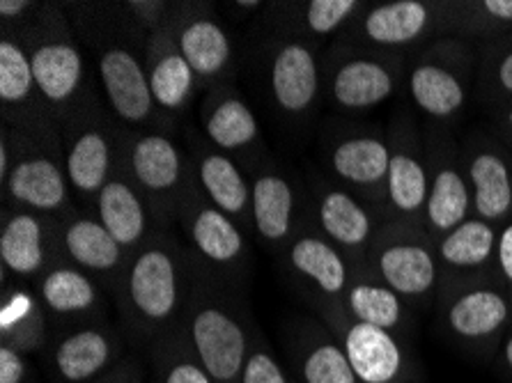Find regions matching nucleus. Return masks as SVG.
I'll list each match as a JSON object with an SVG mask.
<instances>
[{
  "instance_id": "cd10ccee",
  "label": "nucleus",
  "mask_w": 512,
  "mask_h": 383,
  "mask_svg": "<svg viewBox=\"0 0 512 383\" xmlns=\"http://www.w3.org/2000/svg\"><path fill=\"white\" fill-rule=\"evenodd\" d=\"M0 106L3 124L10 129L37 131L60 124L37 88L26 39L12 28H3L0 37Z\"/></svg>"
},
{
  "instance_id": "6e6552de",
  "label": "nucleus",
  "mask_w": 512,
  "mask_h": 383,
  "mask_svg": "<svg viewBox=\"0 0 512 383\" xmlns=\"http://www.w3.org/2000/svg\"><path fill=\"white\" fill-rule=\"evenodd\" d=\"M366 267L411 310L437 308V241L418 223L384 221L372 239Z\"/></svg>"
},
{
  "instance_id": "f3484780",
  "label": "nucleus",
  "mask_w": 512,
  "mask_h": 383,
  "mask_svg": "<svg viewBox=\"0 0 512 383\" xmlns=\"http://www.w3.org/2000/svg\"><path fill=\"white\" fill-rule=\"evenodd\" d=\"M441 333L467 354L494 358L512 328V301L499 280L473 285L437 303Z\"/></svg>"
},
{
  "instance_id": "0eeeda50",
  "label": "nucleus",
  "mask_w": 512,
  "mask_h": 383,
  "mask_svg": "<svg viewBox=\"0 0 512 383\" xmlns=\"http://www.w3.org/2000/svg\"><path fill=\"white\" fill-rule=\"evenodd\" d=\"M409 60L400 53L331 42L322 56L324 101L340 115H366L407 88Z\"/></svg>"
},
{
  "instance_id": "4c0bfd02",
  "label": "nucleus",
  "mask_w": 512,
  "mask_h": 383,
  "mask_svg": "<svg viewBox=\"0 0 512 383\" xmlns=\"http://www.w3.org/2000/svg\"><path fill=\"white\" fill-rule=\"evenodd\" d=\"M446 35L476 46L512 35V0H448Z\"/></svg>"
},
{
  "instance_id": "a18cd8bd",
  "label": "nucleus",
  "mask_w": 512,
  "mask_h": 383,
  "mask_svg": "<svg viewBox=\"0 0 512 383\" xmlns=\"http://www.w3.org/2000/svg\"><path fill=\"white\" fill-rule=\"evenodd\" d=\"M30 377L28 358L21 351L0 345V383H26Z\"/></svg>"
},
{
  "instance_id": "de8ad7c7",
  "label": "nucleus",
  "mask_w": 512,
  "mask_h": 383,
  "mask_svg": "<svg viewBox=\"0 0 512 383\" xmlns=\"http://www.w3.org/2000/svg\"><path fill=\"white\" fill-rule=\"evenodd\" d=\"M494 361H496V367H499V372L503 374V379L512 383V328L506 333V338H503Z\"/></svg>"
},
{
  "instance_id": "39448f33",
  "label": "nucleus",
  "mask_w": 512,
  "mask_h": 383,
  "mask_svg": "<svg viewBox=\"0 0 512 383\" xmlns=\"http://www.w3.org/2000/svg\"><path fill=\"white\" fill-rule=\"evenodd\" d=\"M12 147V170L3 189V207L65 218L76 209L62 156V124L37 131L5 127Z\"/></svg>"
},
{
  "instance_id": "a19ab883",
  "label": "nucleus",
  "mask_w": 512,
  "mask_h": 383,
  "mask_svg": "<svg viewBox=\"0 0 512 383\" xmlns=\"http://www.w3.org/2000/svg\"><path fill=\"white\" fill-rule=\"evenodd\" d=\"M242 383H299L297 377L290 372H285V367L278 363V358L267 340L262 338V333H255L251 342V349H248L244 372H242Z\"/></svg>"
},
{
  "instance_id": "c9c22d12",
  "label": "nucleus",
  "mask_w": 512,
  "mask_h": 383,
  "mask_svg": "<svg viewBox=\"0 0 512 383\" xmlns=\"http://www.w3.org/2000/svg\"><path fill=\"white\" fill-rule=\"evenodd\" d=\"M290 361L299 383H359L343 345L322 319H308L294 331Z\"/></svg>"
},
{
  "instance_id": "20e7f679",
  "label": "nucleus",
  "mask_w": 512,
  "mask_h": 383,
  "mask_svg": "<svg viewBox=\"0 0 512 383\" xmlns=\"http://www.w3.org/2000/svg\"><path fill=\"white\" fill-rule=\"evenodd\" d=\"M182 324L214 383H242L248 349L258 333L242 289L198 269Z\"/></svg>"
},
{
  "instance_id": "3c124183",
  "label": "nucleus",
  "mask_w": 512,
  "mask_h": 383,
  "mask_svg": "<svg viewBox=\"0 0 512 383\" xmlns=\"http://www.w3.org/2000/svg\"><path fill=\"white\" fill-rule=\"evenodd\" d=\"M129 383H145V381H143V372H141V370H138V372L134 374V377H131V379H129Z\"/></svg>"
},
{
  "instance_id": "4468645a",
  "label": "nucleus",
  "mask_w": 512,
  "mask_h": 383,
  "mask_svg": "<svg viewBox=\"0 0 512 383\" xmlns=\"http://www.w3.org/2000/svg\"><path fill=\"white\" fill-rule=\"evenodd\" d=\"M327 177L366 205L382 211L389 179V136L379 124L345 122L324 134Z\"/></svg>"
},
{
  "instance_id": "c756f323",
  "label": "nucleus",
  "mask_w": 512,
  "mask_h": 383,
  "mask_svg": "<svg viewBox=\"0 0 512 383\" xmlns=\"http://www.w3.org/2000/svg\"><path fill=\"white\" fill-rule=\"evenodd\" d=\"M122 361V338L106 319L69 328L56 340L49 356L58 383H95Z\"/></svg>"
},
{
  "instance_id": "2f4dec72",
  "label": "nucleus",
  "mask_w": 512,
  "mask_h": 383,
  "mask_svg": "<svg viewBox=\"0 0 512 383\" xmlns=\"http://www.w3.org/2000/svg\"><path fill=\"white\" fill-rule=\"evenodd\" d=\"M143 60L154 104L166 117L180 124L196 99L200 85L177 44L175 17L168 26L147 37Z\"/></svg>"
},
{
  "instance_id": "473e14b6",
  "label": "nucleus",
  "mask_w": 512,
  "mask_h": 383,
  "mask_svg": "<svg viewBox=\"0 0 512 383\" xmlns=\"http://www.w3.org/2000/svg\"><path fill=\"white\" fill-rule=\"evenodd\" d=\"M44 310L58 322L74 326L102 322L104 289L88 273L60 260L33 285Z\"/></svg>"
},
{
  "instance_id": "49530a36",
  "label": "nucleus",
  "mask_w": 512,
  "mask_h": 383,
  "mask_svg": "<svg viewBox=\"0 0 512 383\" xmlns=\"http://www.w3.org/2000/svg\"><path fill=\"white\" fill-rule=\"evenodd\" d=\"M492 131L501 138V143L512 152V101L492 111Z\"/></svg>"
},
{
  "instance_id": "412c9836",
  "label": "nucleus",
  "mask_w": 512,
  "mask_h": 383,
  "mask_svg": "<svg viewBox=\"0 0 512 383\" xmlns=\"http://www.w3.org/2000/svg\"><path fill=\"white\" fill-rule=\"evenodd\" d=\"M198 120L200 134L207 143L237 159L246 173L269 156L258 115L232 81L214 85L205 92Z\"/></svg>"
},
{
  "instance_id": "72a5a7b5",
  "label": "nucleus",
  "mask_w": 512,
  "mask_h": 383,
  "mask_svg": "<svg viewBox=\"0 0 512 383\" xmlns=\"http://www.w3.org/2000/svg\"><path fill=\"white\" fill-rule=\"evenodd\" d=\"M366 5L363 0H304L267 5L271 17L269 37L306 39L320 46L327 39L336 42Z\"/></svg>"
},
{
  "instance_id": "a878e982",
  "label": "nucleus",
  "mask_w": 512,
  "mask_h": 383,
  "mask_svg": "<svg viewBox=\"0 0 512 383\" xmlns=\"http://www.w3.org/2000/svg\"><path fill=\"white\" fill-rule=\"evenodd\" d=\"M177 44L198 78L200 90L228 83L235 72V39L212 7L180 3L175 14Z\"/></svg>"
},
{
  "instance_id": "09e8293b",
  "label": "nucleus",
  "mask_w": 512,
  "mask_h": 383,
  "mask_svg": "<svg viewBox=\"0 0 512 383\" xmlns=\"http://www.w3.org/2000/svg\"><path fill=\"white\" fill-rule=\"evenodd\" d=\"M138 370H141V367H138L136 361H131V358H124V361L118 367H115L113 372H108L106 377H102L95 383H129V379L134 377Z\"/></svg>"
},
{
  "instance_id": "4be33fe9",
  "label": "nucleus",
  "mask_w": 512,
  "mask_h": 383,
  "mask_svg": "<svg viewBox=\"0 0 512 383\" xmlns=\"http://www.w3.org/2000/svg\"><path fill=\"white\" fill-rule=\"evenodd\" d=\"M60 260L58 218L26 209L3 207V223H0L3 283L14 280V283L35 285Z\"/></svg>"
},
{
  "instance_id": "c03bdc74",
  "label": "nucleus",
  "mask_w": 512,
  "mask_h": 383,
  "mask_svg": "<svg viewBox=\"0 0 512 383\" xmlns=\"http://www.w3.org/2000/svg\"><path fill=\"white\" fill-rule=\"evenodd\" d=\"M496 280L503 292L512 301V221L506 223L499 232V248H496Z\"/></svg>"
},
{
  "instance_id": "b1692460",
  "label": "nucleus",
  "mask_w": 512,
  "mask_h": 383,
  "mask_svg": "<svg viewBox=\"0 0 512 383\" xmlns=\"http://www.w3.org/2000/svg\"><path fill=\"white\" fill-rule=\"evenodd\" d=\"M473 216L503 228L512 221V152L492 129H476L460 140Z\"/></svg>"
},
{
  "instance_id": "5701e85b",
  "label": "nucleus",
  "mask_w": 512,
  "mask_h": 383,
  "mask_svg": "<svg viewBox=\"0 0 512 383\" xmlns=\"http://www.w3.org/2000/svg\"><path fill=\"white\" fill-rule=\"evenodd\" d=\"M248 177H251L253 239L267 253L281 257L306 214V205H301L299 200V186L271 156H265Z\"/></svg>"
},
{
  "instance_id": "9d476101",
  "label": "nucleus",
  "mask_w": 512,
  "mask_h": 383,
  "mask_svg": "<svg viewBox=\"0 0 512 383\" xmlns=\"http://www.w3.org/2000/svg\"><path fill=\"white\" fill-rule=\"evenodd\" d=\"M122 156L138 189L150 202L161 230H175L177 214L193 179L189 150L164 131L122 127Z\"/></svg>"
},
{
  "instance_id": "e433bc0d",
  "label": "nucleus",
  "mask_w": 512,
  "mask_h": 383,
  "mask_svg": "<svg viewBox=\"0 0 512 383\" xmlns=\"http://www.w3.org/2000/svg\"><path fill=\"white\" fill-rule=\"evenodd\" d=\"M49 312L44 310L33 285L3 283L0 296V345L33 356L49 342Z\"/></svg>"
},
{
  "instance_id": "1a4fd4ad",
  "label": "nucleus",
  "mask_w": 512,
  "mask_h": 383,
  "mask_svg": "<svg viewBox=\"0 0 512 383\" xmlns=\"http://www.w3.org/2000/svg\"><path fill=\"white\" fill-rule=\"evenodd\" d=\"M175 228H180L184 246L200 271L219 283L244 289L253 269V237L205 198L196 179H191L184 195Z\"/></svg>"
},
{
  "instance_id": "58836bf2",
  "label": "nucleus",
  "mask_w": 512,
  "mask_h": 383,
  "mask_svg": "<svg viewBox=\"0 0 512 383\" xmlns=\"http://www.w3.org/2000/svg\"><path fill=\"white\" fill-rule=\"evenodd\" d=\"M150 361L159 383H214L191 345L184 324L175 326L150 347Z\"/></svg>"
},
{
  "instance_id": "bb28decb",
  "label": "nucleus",
  "mask_w": 512,
  "mask_h": 383,
  "mask_svg": "<svg viewBox=\"0 0 512 383\" xmlns=\"http://www.w3.org/2000/svg\"><path fill=\"white\" fill-rule=\"evenodd\" d=\"M60 250L62 260L88 273L111 296L118 292L131 260L99 218L83 207L60 218Z\"/></svg>"
},
{
  "instance_id": "f257e3e1",
  "label": "nucleus",
  "mask_w": 512,
  "mask_h": 383,
  "mask_svg": "<svg viewBox=\"0 0 512 383\" xmlns=\"http://www.w3.org/2000/svg\"><path fill=\"white\" fill-rule=\"evenodd\" d=\"M198 264L175 230H161L129 260L118 292L124 333L136 347H150L184 322Z\"/></svg>"
},
{
  "instance_id": "f8f14e48",
  "label": "nucleus",
  "mask_w": 512,
  "mask_h": 383,
  "mask_svg": "<svg viewBox=\"0 0 512 383\" xmlns=\"http://www.w3.org/2000/svg\"><path fill=\"white\" fill-rule=\"evenodd\" d=\"M448 0H382L368 3L336 42L414 58L446 37Z\"/></svg>"
},
{
  "instance_id": "9b49d317",
  "label": "nucleus",
  "mask_w": 512,
  "mask_h": 383,
  "mask_svg": "<svg viewBox=\"0 0 512 383\" xmlns=\"http://www.w3.org/2000/svg\"><path fill=\"white\" fill-rule=\"evenodd\" d=\"M122 124L95 99L62 122V156L74 198L83 209L95 207L97 195L111 179L120 154Z\"/></svg>"
},
{
  "instance_id": "aec40b11",
  "label": "nucleus",
  "mask_w": 512,
  "mask_h": 383,
  "mask_svg": "<svg viewBox=\"0 0 512 383\" xmlns=\"http://www.w3.org/2000/svg\"><path fill=\"white\" fill-rule=\"evenodd\" d=\"M283 269L290 273L301 292L315 310L340 303L352 278V264L340 250L322 237L304 214L299 230L278 257Z\"/></svg>"
},
{
  "instance_id": "393cba45",
  "label": "nucleus",
  "mask_w": 512,
  "mask_h": 383,
  "mask_svg": "<svg viewBox=\"0 0 512 383\" xmlns=\"http://www.w3.org/2000/svg\"><path fill=\"white\" fill-rule=\"evenodd\" d=\"M501 228L471 216L460 228L437 241L439 296L437 303L451 299L480 283L496 280V248Z\"/></svg>"
},
{
  "instance_id": "7c9ffc66",
  "label": "nucleus",
  "mask_w": 512,
  "mask_h": 383,
  "mask_svg": "<svg viewBox=\"0 0 512 383\" xmlns=\"http://www.w3.org/2000/svg\"><path fill=\"white\" fill-rule=\"evenodd\" d=\"M90 211L113 234L115 241L127 250L129 257H134L154 234L161 232L150 202H147L143 191L138 189L129 175L127 163H124L122 156V147L113 175L106 182L102 193L97 195L95 207Z\"/></svg>"
},
{
  "instance_id": "79ce46f5",
  "label": "nucleus",
  "mask_w": 512,
  "mask_h": 383,
  "mask_svg": "<svg viewBox=\"0 0 512 383\" xmlns=\"http://www.w3.org/2000/svg\"><path fill=\"white\" fill-rule=\"evenodd\" d=\"M177 7L180 3H170V0H127V3H120V12L129 26L147 39L173 21Z\"/></svg>"
},
{
  "instance_id": "8fccbe9b",
  "label": "nucleus",
  "mask_w": 512,
  "mask_h": 383,
  "mask_svg": "<svg viewBox=\"0 0 512 383\" xmlns=\"http://www.w3.org/2000/svg\"><path fill=\"white\" fill-rule=\"evenodd\" d=\"M12 170V147L10 138H7V131L0 129V186L7 182Z\"/></svg>"
},
{
  "instance_id": "ea45409f",
  "label": "nucleus",
  "mask_w": 512,
  "mask_h": 383,
  "mask_svg": "<svg viewBox=\"0 0 512 383\" xmlns=\"http://www.w3.org/2000/svg\"><path fill=\"white\" fill-rule=\"evenodd\" d=\"M476 101L490 113L512 101V35L478 46Z\"/></svg>"
},
{
  "instance_id": "37998d69",
  "label": "nucleus",
  "mask_w": 512,
  "mask_h": 383,
  "mask_svg": "<svg viewBox=\"0 0 512 383\" xmlns=\"http://www.w3.org/2000/svg\"><path fill=\"white\" fill-rule=\"evenodd\" d=\"M44 3H33V0H3L0 3V23L3 28H26L37 19Z\"/></svg>"
},
{
  "instance_id": "7ed1b4c3",
  "label": "nucleus",
  "mask_w": 512,
  "mask_h": 383,
  "mask_svg": "<svg viewBox=\"0 0 512 383\" xmlns=\"http://www.w3.org/2000/svg\"><path fill=\"white\" fill-rule=\"evenodd\" d=\"M19 33L26 39L44 104L60 124L90 101L102 99L88 51L58 5L44 3L37 19Z\"/></svg>"
},
{
  "instance_id": "a211bd4d",
  "label": "nucleus",
  "mask_w": 512,
  "mask_h": 383,
  "mask_svg": "<svg viewBox=\"0 0 512 383\" xmlns=\"http://www.w3.org/2000/svg\"><path fill=\"white\" fill-rule=\"evenodd\" d=\"M306 214L315 230L327 237L352 267L366 264L372 239L384 223V214L345 191L327 175H310Z\"/></svg>"
},
{
  "instance_id": "c85d7f7f",
  "label": "nucleus",
  "mask_w": 512,
  "mask_h": 383,
  "mask_svg": "<svg viewBox=\"0 0 512 383\" xmlns=\"http://www.w3.org/2000/svg\"><path fill=\"white\" fill-rule=\"evenodd\" d=\"M186 150H189L191 173L198 189L216 209L228 214L253 237L251 218V177L246 168L232 156L209 145L200 131L186 134Z\"/></svg>"
},
{
  "instance_id": "f704fd0d",
  "label": "nucleus",
  "mask_w": 512,
  "mask_h": 383,
  "mask_svg": "<svg viewBox=\"0 0 512 383\" xmlns=\"http://www.w3.org/2000/svg\"><path fill=\"white\" fill-rule=\"evenodd\" d=\"M340 303L359 322L384 328V331L400 335V338L409 342L414 340V310L389 285L382 283L366 264L363 267H352V278H349L347 292Z\"/></svg>"
},
{
  "instance_id": "423d86ee",
  "label": "nucleus",
  "mask_w": 512,
  "mask_h": 383,
  "mask_svg": "<svg viewBox=\"0 0 512 383\" xmlns=\"http://www.w3.org/2000/svg\"><path fill=\"white\" fill-rule=\"evenodd\" d=\"M478 46L457 37H439L409 60L407 92L416 113L451 129L476 99Z\"/></svg>"
},
{
  "instance_id": "2eb2a0df",
  "label": "nucleus",
  "mask_w": 512,
  "mask_h": 383,
  "mask_svg": "<svg viewBox=\"0 0 512 383\" xmlns=\"http://www.w3.org/2000/svg\"><path fill=\"white\" fill-rule=\"evenodd\" d=\"M269 101L287 122H306L324 99L322 46L292 37H267L262 46Z\"/></svg>"
},
{
  "instance_id": "dca6fc26",
  "label": "nucleus",
  "mask_w": 512,
  "mask_h": 383,
  "mask_svg": "<svg viewBox=\"0 0 512 383\" xmlns=\"http://www.w3.org/2000/svg\"><path fill=\"white\" fill-rule=\"evenodd\" d=\"M389 179H386L384 221L423 225L428 202V150L425 131L414 106L405 104L393 113L389 127Z\"/></svg>"
},
{
  "instance_id": "ddd939ff",
  "label": "nucleus",
  "mask_w": 512,
  "mask_h": 383,
  "mask_svg": "<svg viewBox=\"0 0 512 383\" xmlns=\"http://www.w3.org/2000/svg\"><path fill=\"white\" fill-rule=\"evenodd\" d=\"M315 312L343 345L359 383H425L421 361L409 340L359 322L343 303H331Z\"/></svg>"
},
{
  "instance_id": "f03ea898",
  "label": "nucleus",
  "mask_w": 512,
  "mask_h": 383,
  "mask_svg": "<svg viewBox=\"0 0 512 383\" xmlns=\"http://www.w3.org/2000/svg\"><path fill=\"white\" fill-rule=\"evenodd\" d=\"M83 46L95 60L99 90L111 115L131 131H164L177 134L180 124L170 120L154 104L150 81H147L143 49L145 42L118 5H85Z\"/></svg>"
},
{
  "instance_id": "6ab92c4d",
  "label": "nucleus",
  "mask_w": 512,
  "mask_h": 383,
  "mask_svg": "<svg viewBox=\"0 0 512 383\" xmlns=\"http://www.w3.org/2000/svg\"><path fill=\"white\" fill-rule=\"evenodd\" d=\"M425 150H428V202H425L423 228L434 241H439L473 216L471 186L462 147L451 136V129L428 124Z\"/></svg>"
}]
</instances>
